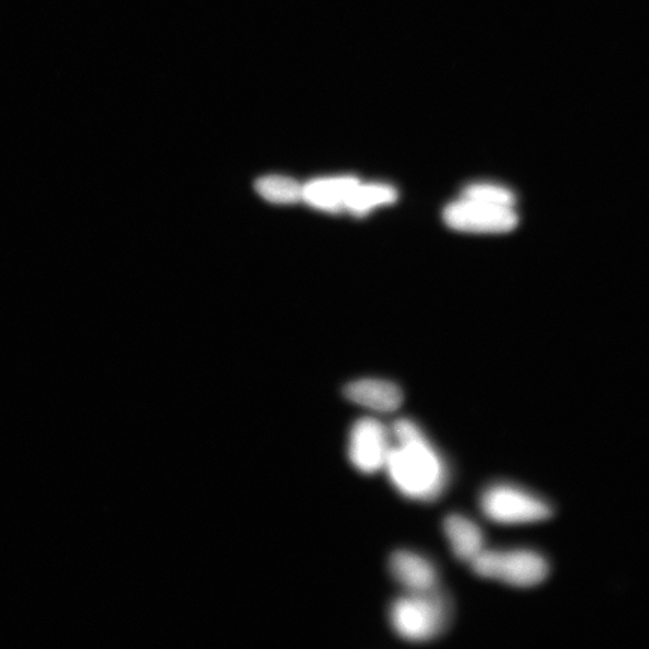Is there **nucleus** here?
Instances as JSON below:
<instances>
[{
  "label": "nucleus",
  "instance_id": "obj_1",
  "mask_svg": "<svg viewBox=\"0 0 649 649\" xmlns=\"http://www.w3.org/2000/svg\"><path fill=\"white\" fill-rule=\"evenodd\" d=\"M385 467L393 485L405 497L433 501L443 490V463L425 437L390 449Z\"/></svg>",
  "mask_w": 649,
  "mask_h": 649
},
{
  "label": "nucleus",
  "instance_id": "obj_2",
  "mask_svg": "<svg viewBox=\"0 0 649 649\" xmlns=\"http://www.w3.org/2000/svg\"><path fill=\"white\" fill-rule=\"evenodd\" d=\"M449 621V602L437 589L402 597L390 609L393 630L403 640L412 642L436 639L445 630Z\"/></svg>",
  "mask_w": 649,
  "mask_h": 649
},
{
  "label": "nucleus",
  "instance_id": "obj_3",
  "mask_svg": "<svg viewBox=\"0 0 649 649\" xmlns=\"http://www.w3.org/2000/svg\"><path fill=\"white\" fill-rule=\"evenodd\" d=\"M472 567L481 577L525 588L541 584L550 572L547 560L527 550L482 551L472 562Z\"/></svg>",
  "mask_w": 649,
  "mask_h": 649
},
{
  "label": "nucleus",
  "instance_id": "obj_4",
  "mask_svg": "<svg viewBox=\"0 0 649 649\" xmlns=\"http://www.w3.org/2000/svg\"><path fill=\"white\" fill-rule=\"evenodd\" d=\"M483 514L497 524L525 525L553 516V509L541 498L512 485H495L481 497Z\"/></svg>",
  "mask_w": 649,
  "mask_h": 649
},
{
  "label": "nucleus",
  "instance_id": "obj_5",
  "mask_svg": "<svg viewBox=\"0 0 649 649\" xmlns=\"http://www.w3.org/2000/svg\"><path fill=\"white\" fill-rule=\"evenodd\" d=\"M444 222L461 233L504 234L517 226L518 217L514 208L461 198L445 207Z\"/></svg>",
  "mask_w": 649,
  "mask_h": 649
},
{
  "label": "nucleus",
  "instance_id": "obj_6",
  "mask_svg": "<svg viewBox=\"0 0 649 649\" xmlns=\"http://www.w3.org/2000/svg\"><path fill=\"white\" fill-rule=\"evenodd\" d=\"M389 452V439L384 425L369 417H364L354 424L347 455L358 472L374 474L385 467Z\"/></svg>",
  "mask_w": 649,
  "mask_h": 649
},
{
  "label": "nucleus",
  "instance_id": "obj_7",
  "mask_svg": "<svg viewBox=\"0 0 649 649\" xmlns=\"http://www.w3.org/2000/svg\"><path fill=\"white\" fill-rule=\"evenodd\" d=\"M358 183L360 181L353 176L310 181L304 185L303 201L323 212H345L347 203H350L351 196Z\"/></svg>",
  "mask_w": 649,
  "mask_h": 649
},
{
  "label": "nucleus",
  "instance_id": "obj_8",
  "mask_svg": "<svg viewBox=\"0 0 649 649\" xmlns=\"http://www.w3.org/2000/svg\"><path fill=\"white\" fill-rule=\"evenodd\" d=\"M389 566L393 578L409 593H426L437 589L438 576L434 566L419 554L408 551L393 552Z\"/></svg>",
  "mask_w": 649,
  "mask_h": 649
},
{
  "label": "nucleus",
  "instance_id": "obj_9",
  "mask_svg": "<svg viewBox=\"0 0 649 649\" xmlns=\"http://www.w3.org/2000/svg\"><path fill=\"white\" fill-rule=\"evenodd\" d=\"M351 402L379 412L392 413L403 403L402 390L393 382L380 379H362L351 382L344 389Z\"/></svg>",
  "mask_w": 649,
  "mask_h": 649
},
{
  "label": "nucleus",
  "instance_id": "obj_10",
  "mask_svg": "<svg viewBox=\"0 0 649 649\" xmlns=\"http://www.w3.org/2000/svg\"><path fill=\"white\" fill-rule=\"evenodd\" d=\"M444 530L452 551L460 561L472 563L482 552L483 535L473 521L450 515L444 521Z\"/></svg>",
  "mask_w": 649,
  "mask_h": 649
},
{
  "label": "nucleus",
  "instance_id": "obj_11",
  "mask_svg": "<svg viewBox=\"0 0 649 649\" xmlns=\"http://www.w3.org/2000/svg\"><path fill=\"white\" fill-rule=\"evenodd\" d=\"M399 194L387 183H358L347 203L346 211L355 217H365L376 208L395 204Z\"/></svg>",
  "mask_w": 649,
  "mask_h": 649
},
{
  "label": "nucleus",
  "instance_id": "obj_12",
  "mask_svg": "<svg viewBox=\"0 0 649 649\" xmlns=\"http://www.w3.org/2000/svg\"><path fill=\"white\" fill-rule=\"evenodd\" d=\"M255 189L262 199L275 205H293L303 200L304 185L293 179L270 175L255 183Z\"/></svg>",
  "mask_w": 649,
  "mask_h": 649
},
{
  "label": "nucleus",
  "instance_id": "obj_13",
  "mask_svg": "<svg viewBox=\"0 0 649 649\" xmlns=\"http://www.w3.org/2000/svg\"><path fill=\"white\" fill-rule=\"evenodd\" d=\"M461 198L509 208H514L516 204V196L512 191L503 187L501 184L489 182H479L468 185V187L463 191Z\"/></svg>",
  "mask_w": 649,
  "mask_h": 649
}]
</instances>
